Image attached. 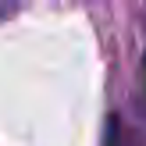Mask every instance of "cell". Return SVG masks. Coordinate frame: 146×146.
<instances>
[{"mask_svg": "<svg viewBox=\"0 0 146 146\" xmlns=\"http://www.w3.org/2000/svg\"><path fill=\"white\" fill-rule=\"evenodd\" d=\"M107 146H121L118 143V125H114V121H111V132H107Z\"/></svg>", "mask_w": 146, "mask_h": 146, "instance_id": "cell-1", "label": "cell"}, {"mask_svg": "<svg viewBox=\"0 0 146 146\" xmlns=\"http://www.w3.org/2000/svg\"><path fill=\"white\" fill-rule=\"evenodd\" d=\"M143 71H146V57H143Z\"/></svg>", "mask_w": 146, "mask_h": 146, "instance_id": "cell-2", "label": "cell"}]
</instances>
